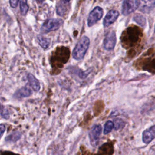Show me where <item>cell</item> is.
<instances>
[{
  "mask_svg": "<svg viewBox=\"0 0 155 155\" xmlns=\"http://www.w3.org/2000/svg\"><path fill=\"white\" fill-rule=\"evenodd\" d=\"M66 12V8L63 5H59L57 7L56 13L59 16H63Z\"/></svg>",
  "mask_w": 155,
  "mask_h": 155,
  "instance_id": "ffe728a7",
  "label": "cell"
},
{
  "mask_svg": "<svg viewBox=\"0 0 155 155\" xmlns=\"http://www.w3.org/2000/svg\"><path fill=\"white\" fill-rule=\"evenodd\" d=\"M20 9L22 15H25L28 10V5L27 0H20Z\"/></svg>",
  "mask_w": 155,
  "mask_h": 155,
  "instance_id": "2e32d148",
  "label": "cell"
},
{
  "mask_svg": "<svg viewBox=\"0 0 155 155\" xmlns=\"http://www.w3.org/2000/svg\"><path fill=\"white\" fill-rule=\"evenodd\" d=\"M138 8L144 13H150L155 7V0H137Z\"/></svg>",
  "mask_w": 155,
  "mask_h": 155,
  "instance_id": "52a82bcc",
  "label": "cell"
},
{
  "mask_svg": "<svg viewBox=\"0 0 155 155\" xmlns=\"http://www.w3.org/2000/svg\"><path fill=\"white\" fill-rule=\"evenodd\" d=\"M116 42V33L114 31L108 32L104 39V47L105 50L110 51L114 49Z\"/></svg>",
  "mask_w": 155,
  "mask_h": 155,
  "instance_id": "8992f818",
  "label": "cell"
},
{
  "mask_svg": "<svg viewBox=\"0 0 155 155\" xmlns=\"http://www.w3.org/2000/svg\"><path fill=\"white\" fill-rule=\"evenodd\" d=\"M103 9L100 7H96L89 14L87 23L89 27L92 26L101 19L103 16Z\"/></svg>",
  "mask_w": 155,
  "mask_h": 155,
  "instance_id": "277c9868",
  "label": "cell"
},
{
  "mask_svg": "<svg viewBox=\"0 0 155 155\" xmlns=\"http://www.w3.org/2000/svg\"><path fill=\"white\" fill-rule=\"evenodd\" d=\"M36 2H38V3H39V4H42L44 1V0H36Z\"/></svg>",
  "mask_w": 155,
  "mask_h": 155,
  "instance_id": "cb8c5ba5",
  "label": "cell"
},
{
  "mask_svg": "<svg viewBox=\"0 0 155 155\" xmlns=\"http://www.w3.org/2000/svg\"><path fill=\"white\" fill-rule=\"evenodd\" d=\"M155 138V125L144 130L142 133V141L148 144Z\"/></svg>",
  "mask_w": 155,
  "mask_h": 155,
  "instance_id": "9c48e42d",
  "label": "cell"
},
{
  "mask_svg": "<svg viewBox=\"0 0 155 155\" xmlns=\"http://www.w3.org/2000/svg\"><path fill=\"white\" fill-rule=\"evenodd\" d=\"M134 21L142 27H144L146 24V19L145 17L141 15L136 14L133 17Z\"/></svg>",
  "mask_w": 155,
  "mask_h": 155,
  "instance_id": "9a60e30c",
  "label": "cell"
},
{
  "mask_svg": "<svg viewBox=\"0 0 155 155\" xmlns=\"http://www.w3.org/2000/svg\"><path fill=\"white\" fill-rule=\"evenodd\" d=\"M28 81L29 82V84L31 88L35 91H38L41 88V85L39 81L31 73L28 74L27 75Z\"/></svg>",
  "mask_w": 155,
  "mask_h": 155,
  "instance_id": "7c38bea8",
  "label": "cell"
},
{
  "mask_svg": "<svg viewBox=\"0 0 155 155\" xmlns=\"http://www.w3.org/2000/svg\"><path fill=\"white\" fill-rule=\"evenodd\" d=\"M142 36V31L137 27H128L123 33L122 41L128 47H132L140 41Z\"/></svg>",
  "mask_w": 155,
  "mask_h": 155,
  "instance_id": "6da1fadb",
  "label": "cell"
},
{
  "mask_svg": "<svg viewBox=\"0 0 155 155\" xmlns=\"http://www.w3.org/2000/svg\"><path fill=\"white\" fill-rule=\"evenodd\" d=\"M38 41L39 44V45L43 48H47L50 45V39H48L42 35H38Z\"/></svg>",
  "mask_w": 155,
  "mask_h": 155,
  "instance_id": "4fadbf2b",
  "label": "cell"
},
{
  "mask_svg": "<svg viewBox=\"0 0 155 155\" xmlns=\"http://www.w3.org/2000/svg\"><path fill=\"white\" fill-rule=\"evenodd\" d=\"M119 15V13L115 10H110L106 15L103 24L104 27H108L116 21Z\"/></svg>",
  "mask_w": 155,
  "mask_h": 155,
  "instance_id": "ba28073f",
  "label": "cell"
},
{
  "mask_svg": "<svg viewBox=\"0 0 155 155\" xmlns=\"http://www.w3.org/2000/svg\"><path fill=\"white\" fill-rule=\"evenodd\" d=\"M89 38L87 36H82L78 42L75 47L73 49L72 53L73 58L76 60L82 59L84 57L89 47Z\"/></svg>",
  "mask_w": 155,
  "mask_h": 155,
  "instance_id": "7a4b0ae2",
  "label": "cell"
},
{
  "mask_svg": "<svg viewBox=\"0 0 155 155\" xmlns=\"http://www.w3.org/2000/svg\"><path fill=\"white\" fill-rule=\"evenodd\" d=\"M138 8L137 0H124L122 6V13L128 15Z\"/></svg>",
  "mask_w": 155,
  "mask_h": 155,
  "instance_id": "5b68a950",
  "label": "cell"
},
{
  "mask_svg": "<svg viewBox=\"0 0 155 155\" xmlns=\"http://www.w3.org/2000/svg\"><path fill=\"white\" fill-rule=\"evenodd\" d=\"M1 117L5 119H8L9 117V112L8 110L5 108H4L2 106L1 107Z\"/></svg>",
  "mask_w": 155,
  "mask_h": 155,
  "instance_id": "d6986e66",
  "label": "cell"
},
{
  "mask_svg": "<svg viewBox=\"0 0 155 155\" xmlns=\"http://www.w3.org/2000/svg\"><path fill=\"white\" fill-rule=\"evenodd\" d=\"M101 131L102 127L99 124L94 125L92 127L90 132V139H92V141H96L99 139L101 133Z\"/></svg>",
  "mask_w": 155,
  "mask_h": 155,
  "instance_id": "30bf717a",
  "label": "cell"
},
{
  "mask_svg": "<svg viewBox=\"0 0 155 155\" xmlns=\"http://www.w3.org/2000/svg\"><path fill=\"white\" fill-rule=\"evenodd\" d=\"M21 133L19 131H15L5 137V141L8 142H15L21 137Z\"/></svg>",
  "mask_w": 155,
  "mask_h": 155,
  "instance_id": "5bb4252c",
  "label": "cell"
},
{
  "mask_svg": "<svg viewBox=\"0 0 155 155\" xmlns=\"http://www.w3.org/2000/svg\"><path fill=\"white\" fill-rule=\"evenodd\" d=\"M154 32H155V27H154Z\"/></svg>",
  "mask_w": 155,
  "mask_h": 155,
  "instance_id": "d4e9b609",
  "label": "cell"
},
{
  "mask_svg": "<svg viewBox=\"0 0 155 155\" xmlns=\"http://www.w3.org/2000/svg\"><path fill=\"white\" fill-rule=\"evenodd\" d=\"M32 94L31 90L27 87H22L19 89L14 94L13 96L16 99H21L25 97H28Z\"/></svg>",
  "mask_w": 155,
  "mask_h": 155,
  "instance_id": "8fae6325",
  "label": "cell"
},
{
  "mask_svg": "<svg viewBox=\"0 0 155 155\" xmlns=\"http://www.w3.org/2000/svg\"><path fill=\"white\" fill-rule=\"evenodd\" d=\"M0 129H1V131H0V133H1V137H2V135H3L4 132L5 130V125H4L3 124H1V125H0Z\"/></svg>",
  "mask_w": 155,
  "mask_h": 155,
  "instance_id": "7402d4cb",
  "label": "cell"
},
{
  "mask_svg": "<svg viewBox=\"0 0 155 155\" xmlns=\"http://www.w3.org/2000/svg\"><path fill=\"white\" fill-rule=\"evenodd\" d=\"M19 0H10L9 2H10V5L13 8H15L17 7L18 4V2Z\"/></svg>",
  "mask_w": 155,
  "mask_h": 155,
  "instance_id": "44dd1931",
  "label": "cell"
},
{
  "mask_svg": "<svg viewBox=\"0 0 155 155\" xmlns=\"http://www.w3.org/2000/svg\"><path fill=\"white\" fill-rule=\"evenodd\" d=\"M114 128V124L111 120H108L104 125V134H106L109 133Z\"/></svg>",
  "mask_w": 155,
  "mask_h": 155,
  "instance_id": "e0dca14e",
  "label": "cell"
},
{
  "mask_svg": "<svg viewBox=\"0 0 155 155\" xmlns=\"http://www.w3.org/2000/svg\"><path fill=\"white\" fill-rule=\"evenodd\" d=\"M114 130H118L123 128L125 126L124 121L120 118L116 119L114 120Z\"/></svg>",
  "mask_w": 155,
  "mask_h": 155,
  "instance_id": "ac0fdd59",
  "label": "cell"
},
{
  "mask_svg": "<svg viewBox=\"0 0 155 155\" xmlns=\"http://www.w3.org/2000/svg\"><path fill=\"white\" fill-rule=\"evenodd\" d=\"M70 0H61V2L62 3V4H67L68 2H69V1H70Z\"/></svg>",
  "mask_w": 155,
  "mask_h": 155,
  "instance_id": "603a6c76",
  "label": "cell"
},
{
  "mask_svg": "<svg viewBox=\"0 0 155 155\" xmlns=\"http://www.w3.org/2000/svg\"><path fill=\"white\" fill-rule=\"evenodd\" d=\"M62 24V21L56 19H50L45 21L41 27V32L42 33H47L59 28Z\"/></svg>",
  "mask_w": 155,
  "mask_h": 155,
  "instance_id": "3957f363",
  "label": "cell"
}]
</instances>
